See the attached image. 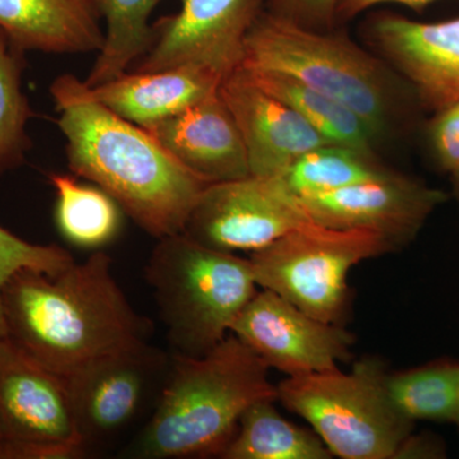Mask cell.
<instances>
[{
	"mask_svg": "<svg viewBox=\"0 0 459 459\" xmlns=\"http://www.w3.org/2000/svg\"><path fill=\"white\" fill-rule=\"evenodd\" d=\"M299 199L319 225L336 230H369L397 247L419 234L446 195L391 171L379 179Z\"/></svg>",
	"mask_w": 459,
	"mask_h": 459,
	"instance_id": "13",
	"label": "cell"
},
{
	"mask_svg": "<svg viewBox=\"0 0 459 459\" xmlns=\"http://www.w3.org/2000/svg\"><path fill=\"white\" fill-rule=\"evenodd\" d=\"M453 178H455V184H457L459 188V168L457 169V171L455 172V174H452Z\"/></svg>",
	"mask_w": 459,
	"mask_h": 459,
	"instance_id": "32",
	"label": "cell"
},
{
	"mask_svg": "<svg viewBox=\"0 0 459 459\" xmlns=\"http://www.w3.org/2000/svg\"><path fill=\"white\" fill-rule=\"evenodd\" d=\"M238 69L285 74L336 100L385 135L395 110V87L377 57L346 35L314 31L263 11L244 41Z\"/></svg>",
	"mask_w": 459,
	"mask_h": 459,
	"instance_id": "5",
	"label": "cell"
},
{
	"mask_svg": "<svg viewBox=\"0 0 459 459\" xmlns=\"http://www.w3.org/2000/svg\"><path fill=\"white\" fill-rule=\"evenodd\" d=\"M0 305L9 342L63 377L148 342L152 331L115 280L113 259L104 252L54 274L17 271L3 286Z\"/></svg>",
	"mask_w": 459,
	"mask_h": 459,
	"instance_id": "1",
	"label": "cell"
},
{
	"mask_svg": "<svg viewBox=\"0 0 459 459\" xmlns=\"http://www.w3.org/2000/svg\"><path fill=\"white\" fill-rule=\"evenodd\" d=\"M56 192V222L71 243L99 247L117 235L119 205L104 190L83 186L69 175L51 174Z\"/></svg>",
	"mask_w": 459,
	"mask_h": 459,
	"instance_id": "23",
	"label": "cell"
},
{
	"mask_svg": "<svg viewBox=\"0 0 459 459\" xmlns=\"http://www.w3.org/2000/svg\"><path fill=\"white\" fill-rule=\"evenodd\" d=\"M386 170L376 157L351 148L323 146L299 159L283 175L286 186L298 197L320 195L385 177Z\"/></svg>",
	"mask_w": 459,
	"mask_h": 459,
	"instance_id": "24",
	"label": "cell"
},
{
	"mask_svg": "<svg viewBox=\"0 0 459 459\" xmlns=\"http://www.w3.org/2000/svg\"><path fill=\"white\" fill-rule=\"evenodd\" d=\"M174 355L198 358L213 350L258 292L252 263L188 235L159 238L146 265Z\"/></svg>",
	"mask_w": 459,
	"mask_h": 459,
	"instance_id": "4",
	"label": "cell"
},
{
	"mask_svg": "<svg viewBox=\"0 0 459 459\" xmlns=\"http://www.w3.org/2000/svg\"><path fill=\"white\" fill-rule=\"evenodd\" d=\"M337 0H267L265 11L314 31L336 26Z\"/></svg>",
	"mask_w": 459,
	"mask_h": 459,
	"instance_id": "27",
	"label": "cell"
},
{
	"mask_svg": "<svg viewBox=\"0 0 459 459\" xmlns=\"http://www.w3.org/2000/svg\"><path fill=\"white\" fill-rule=\"evenodd\" d=\"M225 78L207 66L186 65L155 72H126L91 95L142 128L168 119L220 90Z\"/></svg>",
	"mask_w": 459,
	"mask_h": 459,
	"instance_id": "17",
	"label": "cell"
},
{
	"mask_svg": "<svg viewBox=\"0 0 459 459\" xmlns=\"http://www.w3.org/2000/svg\"><path fill=\"white\" fill-rule=\"evenodd\" d=\"M105 21V39L87 86L96 87L126 74L150 49V16L161 0H93Z\"/></svg>",
	"mask_w": 459,
	"mask_h": 459,
	"instance_id": "21",
	"label": "cell"
},
{
	"mask_svg": "<svg viewBox=\"0 0 459 459\" xmlns=\"http://www.w3.org/2000/svg\"><path fill=\"white\" fill-rule=\"evenodd\" d=\"M262 400L279 401L270 368L234 334L198 358L171 353L155 409L122 457H221L241 416Z\"/></svg>",
	"mask_w": 459,
	"mask_h": 459,
	"instance_id": "3",
	"label": "cell"
},
{
	"mask_svg": "<svg viewBox=\"0 0 459 459\" xmlns=\"http://www.w3.org/2000/svg\"><path fill=\"white\" fill-rule=\"evenodd\" d=\"M219 92L240 129L253 177L282 178L307 152L332 144L238 69L223 80Z\"/></svg>",
	"mask_w": 459,
	"mask_h": 459,
	"instance_id": "15",
	"label": "cell"
},
{
	"mask_svg": "<svg viewBox=\"0 0 459 459\" xmlns=\"http://www.w3.org/2000/svg\"><path fill=\"white\" fill-rule=\"evenodd\" d=\"M74 262H75L74 256L68 250L56 244L41 246V244L30 243L0 225V294L9 277L13 276L17 271L32 268V270L54 274L65 270ZM0 336H4L2 305H0Z\"/></svg>",
	"mask_w": 459,
	"mask_h": 459,
	"instance_id": "26",
	"label": "cell"
},
{
	"mask_svg": "<svg viewBox=\"0 0 459 459\" xmlns=\"http://www.w3.org/2000/svg\"><path fill=\"white\" fill-rule=\"evenodd\" d=\"M385 383L395 409L411 421L455 422L459 362L442 360L385 374Z\"/></svg>",
	"mask_w": 459,
	"mask_h": 459,
	"instance_id": "22",
	"label": "cell"
},
{
	"mask_svg": "<svg viewBox=\"0 0 459 459\" xmlns=\"http://www.w3.org/2000/svg\"><path fill=\"white\" fill-rule=\"evenodd\" d=\"M144 129L181 165L207 183L252 175L240 129L219 91Z\"/></svg>",
	"mask_w": 459,
	"mask_h": 459,
	"instance_id": "16",
	"label": "cell"
},
{
	"mask_svg": "<svg viewBox=\"0 0 459 459\" xmlns=\"http://www.w3.org/2000/svg\"><path fill=\"white\" fill-rule=\"evenodd\" d=\"M369 35L425 107L439 113L459 101V17L419 22L379 14L371 20Z\"/></svg>",
	"mask_w": 459,
	"mask_h": 459,
	"instance_id": "14",
	"label": "cell"
},
{
	"mask_svg": "<svg viewBox=\"0 0 459 459\" xmlns=\"http://www.w3.org/2000/svg\"><path fill=\"white\" fill-rule=\"evenodd\" d=\"M453 424L457 425V427L459 428V394H458L457 412H455V422H453Z\"/></svg>",
	"mask_w": 459,
	"mask_h": 459,
	"instance_id": "31",
	"label": "cell"
},
{
	"mask_svg": "<svg viewBox=\"0 0 459 459\" xmlns=\"http://www.w3.org/2000/svg\"><path fill=\"white\" fill-rule=\"evenodd\" d=\"M237 336L270 369L287 377L338 369L351 358L353 337L336 323L323 322L282 296L261 289L232 323Z\"/></svg>",
	"mask_w": 459,
	"mask_h": 459,
	"instance_id": "12",
	"label": "cell"
},
{
	"mask_svg": "<svg viewBox=\"0 0 459 459\" xmlns=\"http://www.w3.org/2000/svg\"><path fill=\"white\" fill-rule=\"evenodd\" d=\"M2 459L86 457L65 377L0 336Z\"/></svg>",
	"mask_w": 459,
	"mask_h": 459,
	"instance_id": "8",
	"label": "cell"
},
{
	"mask_svg": "<svg viewBox=\"0 0 459 459\" xmlns=\"http://www.w3.org/2000/svg\"><path fill=\"white\" fill-rule=\"evenodd\" d=\"M430 137L440 166L455 174L459 168V101L437 113Z\"/></svg>",
	"mask_w": 459,
	"mask_h": 459,
	"instance_id": "28",
	"label": "cell"
},
{
	"mask_svg": "<svg viewBox=\"0 0 459 459\" xmlns=\"http://www.w3.org/2000/svg\"><path fill=\"white\" fill-rule=\"evenodd\" d=\"M100 20L93 0H0V30L23 53H99Z\"/></svg>",
	"mask_w": 459,
	"mask_h": 459,
	"instance_id": "18",
	"label": "cell"
},
{
	"mask_svg": "<svg viewBox=\"0 0 459 459\" xmlns=\"http://www.w3.org/2000/svg\"><path fill=\"white\" fill-rule=\"evenodd\" d=\"M395 249L369 230H336L314 222L250 255L259 289L271 290L314 318L336 323L346 307L356 264Z\"/></svg>",
	"mask_w": 459,
	"mask_h": 459,
	"instance_id": "7",
	"label": "cell"
},
{
	"mask_svg": "<svg viewBox=\"0 0 459 459\" xmlns=\"http://www.w3.org/2000/svg\"><path fill=\"white\" fill-rule=\"evenodd\" d=\"M314 222L283 178L250 175L210 184L183 232L212 249L252 255Z\"/></svg>",
	"mask_w": 459,
	"mask_h": 459,
	"instance_id": "10",
	"label": "cell"
},
{
	"mask_svg": "<svg viewBox=\"0 0 459 459\" xmlns=\"http://www.w3.org/2000/svg\"><path fill=\"white\" fill-rule=\"evenodd\" d=\"M170 364L171 353L144 342L65 377L86 455L110 448L155 409Z\"/></svg>",
	"mask_w": 459,
	"mask_h": 459,
	"instance_id": "9",
	"label": "cell"
},
{
	"mask_svg": "<svg viewBox=\"0 0 459 459\" xmlns=\"http://www.w3.org/2000/svg\"><path fill=\"white\" fill-rule=\"evenodd\" d=\"M22 54L0 30V178L20 168L31 148L27 123L33 111L22 90Z\"/></svg>",
	"mask_w": 459,
	"mask_h": 459,
	"instance_id": "25",
	"label": "cell"
},
{
	"mask_svg": "<svg viewBox=\"0 0 459 459\" xmlns=\"http://www.w3.org/2000/svg\"><path fill=\"white\" fill-rule=\"evenodd\" d=\"M435 2L439 0H337L336 22L352 20L367 9L382 3H397L420 12Z\"/></svg>",
	"mask_w": 459,
	"mask_h": 459,
	"instance_id": "29",
	"label": "cell"
},
{
	"mask_svg": "<svg viewBox=\"0 0 459 459\" xmlns=\"http://www.w3.org/2000/svg\"><path fill=\"white\" fill-rule=\"evenodd\" d=\"M444 455L442 446L431 437H415L411 434L402 444L395 458H437Z\"/></svg>",
	"mask_w": 459,
	"mask_h": 459,
	"instance_id": "30",
	"label": "cell"
},
{
	"mask_svg": "<svg viewBox=\"0 0 459 459\" xmlns=\"http://www.w3.org/2000/svg\"><path fill=\"white\" fill-rule=\"evenodd\" d=\"M0 459H2V455H0Z\"/></svg>",
	"mask_w": 459,
	"mask_h": 459,
	"instance_id": "33",
	"label": "cell"
},
{
	"mask_svg": "<svg viewBox=\"0 0 459 459\" xmlns=\"http://www.w3.org/2000/svg\"><path fill=\"white\" fill-rule=\"evenodd\" d=\"M277 400L255 402L241 416L226 446L225 459H329L332 453L316 433L296 427L274 407Z\"/></svg>",
	"mask_w": 459,
	"mask_h": 459,
	"instance_id": "20",
	"label": "cell"
},
{
	"mask_svg": "<svg viewBox=\"0 0 459 459\" xmlns=\"http://www.w3.org/2000/svg\"><path fill=\"white\" fill-rule=\"evenodd\" d=\"M267 0H180L175 14L152 25L150 49L135 72L171 66H207L228 77L243 57L244 41Z\"/></svg>",
	"mask_w": 459,
	"mask_h": 459,
	"instance_id": "11",
	"label": "cell"
},
{
	"mask_svg": "<svg viewBox=\"0 0 459 459\" xmlns=\"http://www.w3.org/2000/svg\"><path fill=\"white\" fill-rule=\"evenodd\" d=\"M238 71L265 92L294 108L334 146L351 148L362 155L377 159L374 152L376 140L367 124L351 108L289 75L264 71Z\"/></svg>",
	"mask_w": 459,
	"mask_h": 459,
	"instance_id": "19",
	"label": "cell"
},
{
	"mask_svg": "<svg viewBox=\"0 0 459 459\" xmlns=\"http://www.w3.org/2000/svg\"><path fill=\"white\" fill-rule=\"evenodd\" d=\"M385 374L374 361L340 369L287 377L279 401L309 422L332 453L343 459H392L412 434L413 422L395 409Z\"/></svg>",
	"mask_w": 459,
	"mask_h": 459,
	"instance_id": "6",
	"label": "cell"
},
{
	"mask_svg": "<svg viewBox=\"0 0 459 459\" xmlns=\"http://www.w3.org/2000/svg\"><path fill=\"white\" fill-rule=\"evenodd\" d=\"M74 174L92 181L153 238L180 234L210 183L142 126L108 110L74 74L50 86Z\"/></svg>",
	"mask_w": 459,
	"mask_h": 459,
	"instance_id": "2",
	"label": "cell"
}]
</instances>
